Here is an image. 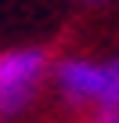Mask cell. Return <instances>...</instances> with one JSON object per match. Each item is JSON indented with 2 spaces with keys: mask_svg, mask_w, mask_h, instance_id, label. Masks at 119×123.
<instances>
[{
  "mask_svg": "<svg viewBox=\"0 0 119 123\" xmlns=\"http://www.w3.org/2000/svg\"><path fill=\"white\" fill-rule=\"evenodd\" d=\"M51 87L69 109L112 112L119 109V54L112 58L62 54L51 62Z\"/></svg>",
  "mask_w": 119,
  "mask_h": 123,
  "instance_id": "1",
  "label": "cell"
},
{
  "mask_svg": "<svg viewBox=\"0 0 119 123\" xmlns=\"http://www.w3.org/2000/svg\"><path fill=\"white\" fill-rule=\"evenodd\" d=\"M51 51L40 43L0 51V123H11L36 105L51 83Z\"/></svg>",
  "mask_w": 119,
  "mask_h": 123,
  "instance_id": "2",
  "label": "cell"
},
{
  "mask_svg": "<svg viewBox=\"0 0 119 123\" xmlns=\"http://www.w3.org/2000/svg\"><path fill=\"white\" fill-rule=\"evenodd\" d=\"M90 123H119V109H112V112H94Z\"/></svg>",
  "mask_w": 119,
  "mask_h": 123,
  "instance_id": "3",
  "label": "cell"
},
{
  "mask_svg": "<svg viewBox=\"0 0 119 123\" xmlns=\"http://www.w3.org/2000/svg\"><path fill=\"white\" fill-rule=\"evenodd\" d=\"M79 4H105V0H79Z\"/></svg>",
  "mask_w": 119,
  "mask_h": 123,
  "instance_id": "4",
  "label": "cell"
}]
</instances>
